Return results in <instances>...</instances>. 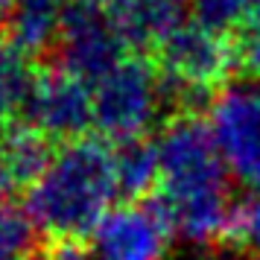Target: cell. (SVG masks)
Segmentation results:
<instances>
[{
    "mask_svg": "<svg viewBox=\"0 0 260 260\" xmlns=\"http://www.w3.org/2000/svg\"><path fill=\"white\" fill-rule=\"evenodd\" d=\"M158 184L170 228L193 246H213L231 237L234 205L228 193V167L211 138L208 123L176 117L155 141Z\"/></svg>",
    "mask_w": 260,
    "mask_h": 260,
    "instance_id": "cell-1",
    "label": "cell"
},
{
    "mask_svg": "<svg viewBox=\"0 0 260 260\" xmlns=\"http://www.w3.org/2000/svg\"><path fill=\"white\" fill-rule=\"evenodd\" d=\"M120 193L114 152L100 141L64 143L47 170L29 184L26 213L38 231L73 243L96 231Z\"/></svg>",
    "mask_w": 260,
    "mask_h": 260,
    "instance_id": "cell-2",
    "label": "cell"
},
{
    "mask_svg": "<svg viewBox=\"0 0 260 260\" xmlns=\"http://www.w3.org/2000/svg\"><path fill=\"white\" fill-rule=\"evenodd\" d=\"M164 106V82L143 59H123L94 85V126L117 143L141 141Z\"/></svg>",
    "mask_w": 260,
    "mask_h": 260,
    "instance_id": "cell-3",
    "label": "cell"
},
{
    "mask_svg": "<svg viewBox=\"0 0 260 260\" xmlns=\"http://www.w3.org/2000/svg\"><path fill=\"white\" fill-rule=\"evenodd\" d=\"M208 129L228 173L260 190V88L228 85L213 96Z\"/></svg>",
    "mask_w": 260,
    "mask_h": 260,
    "instance_id": "cell-4",
    "label": "cell"
},
{
    "mask_svg": "<svg viewBox=\"0 0 260 260\" xmlns=\"http://www.w3.org/2000/svg\"><path fill=\"white\" fill-rule=\"evenodd\" d=\"M237 61V44L202 24H184L161 44L164 82L187 96L222 85Z\"/></svg>",
    "mask_w": 260,
    "mask_h": 260,
    "instance_id": "cell-5",
    "label": "cell"
},
{
    "mask_svg": "<svg viewBox=\"0 0 260 260\" xmlns=\"http://www.w3.org/2000/svg\"><path fill=\"white\" fill-rule=\"evenodd\" d=\"M123 47L126 41L120 36L114 15H106V9L94 3H76L59 38L61 68L88 85H96L126 59Z\"/></svg>",
    "mask_w": 260,
    "mask_h": 260,
    "instance_id": "cell-6",
    "label": "cell"
},
{
    "mask_svg": "<svg viewBox=\"0 0 260 260\" xmlns=\"http://www.w3.org/2000/svg\"><path fill=\"white\" fill-rule=\"evenodd\" d=\"M173 228L158 205L126 202L103 216L94 237L96 260H164Z\"/></svg>",
    "mask_w": 260,
    "mask_h": 260,
    "instance_id": "cell-7",
    "label": "cell"
},
{
    "mask_svg": "<svg viewBox=\"0 0 260 260\" xmlns=\"http://www.w3.org/2000/svg\"><path fill=\"white\" fill-rule=\"evenodd\" d=\"M29 126L44 138H76L94 126V88L64 68L38 76L29 100Z\"/></svg>",
    "mask_w": 260,
    "mask_h": 260,
    "instance_id": "cell-8",
    "label": "cell"
},
{
    "mask_svg": "<svg viewBox=\"0 0 260 260\" xmlns=\"http://www.w3.org/2000/svg\"><path fill=\"white\" fill-rule=\"evenodd\" d=\"M73 6V0H18L6 21L9 44L24 56L44 53L61 38Z\"/></svg>",
    "mask_w": 260,
    "mask_h": 260,
    "instance_id": "cell-9",
    "label": "cell"
},
{
    "mask_svg": "<svg viewBox=\"0 0 260 260\" xmlns=\"http://www.w3.org/2000/svg\"><path fill=\"white\" fill-rule=\"evenodd\" d=\"M184 15L187 0H126L114 9V21L126 44L161 47L176 29L184 26Z\"/></svg>",
    "mask_w": 260,
    "mask_h": 260,
    "instance_id": "cell-10",
    "label": "cell"
},
{
    "mask_svg": "<svg viewBox=\"0 0 260 260\" xmlns=\"http://www.w3.org/2000/svg\"><path fill=\"white\" fill-rule=\"evenodd\" d=\"M3 155L6 164L12 170L15 184L21 181H36L41 178V173L47 170V164L53 161V152L47 146V138L36 129V126H24V129H9L3 138Z\"/></svg>",
    "mask_w": 260,
    "mask_h": 260,
    "instance_id": "cell-11",
    "label": "cell"
},
{
    "mask_svg": "<svg viewBox=\"0 0 260 260\" xmlns=\"http://www.w3.org/2000/svg\"><path fill=\"white\" fill-rule=\"evenodd\" d=\"M32 85H36V79L29 73L24 53H18L12 44L0 41V126L9 123L18 108L26 106Z\"/></svg>",
    "mask_w": 260,
    "mask_h": 260,
    "instance_id": "cell-12",
    "label": "cell"
},
{
    "mask_svg": "<svg viewBox=\"0 0 260 260\" xmlns=\"http://www.w3.org/2000/svg\"><path fill=\"white\" fill-rule=\"evenodd\" d=\"M114 164H117V181L120 193L138 196L143 190H149L158 181V155H155V143L132 141L120 143L114 152Z\"/></svg>",
    "mask_w": 260,
    "mask_h": 260,
    "instance_id": "cell-13",
    "label": "cell"
},
{
    "mask_svg": "<svg viewBox=\"0 0 260 260\" xmlns=\"http://www.w3.org/2000/svg\"><path fill=\"white\" fill-rule=\"evenodd\" d=\"M36 222L24 208L0 205V260H29L36 248Z\"/></svg>",
    "mask_w": 260,
    "mask_h": 260,
    "instance_id": "cell-14",
    "label": "cell"
},
{
    "mask_svg": "<svg viewBox=\"0 0 260 260\" xmlns=\"http://www.w3.org/2000/svg\"><path fill=\"white\" fill-rule=\"evenodd\" d=\"M196 24L208 26L213 32H228L231 26H243L248 12L254 9L251 0H190Z\"/></svg>",
    "mask_w": 260,
    "mask_h": 260,
    "instance_id": "cell-15",
    "label": "cell"
},
{
    "mask_svg": "<svg viewBox=\"0 0 260 260\" xmlns=\"http://www.w3.org/2000/svg\"><path fill=\"white\" fill-rule=\"evenodd\" d=\"M231 240H237L240 246H246L260 260V196L248 199L246 205H240L234 211Z\"/></svg>",
    "mask_w": 260,
    "mask_h": 260,
    "instance_id": "cell-16",
    "label": "cell"
},
{
    "mask_svg": "<svg viewBox=\"0 0 260 260\" xmlns=\"http://www.w3.org/2000/svg\"><path fill=\"white\" fill-rule=\"evenodd\" d=\"M237 59H240V64H246L251 73H260V3L248 12L246 24L240 26Z\"/></svg>",
    "mask_w": 260,
    "mask_h": 260,
    "instance_id": "cell-17",
    "label": "cell"
},
{
    "mask_svg": "<svg viewBox=\"0 0 260 260\" xmlns=\"http://www.w3.org/2000/svg\"><path fill=\"white\" fill-rule=\"evenodd\" d=\"M15 187V178H12V170L6 164V155H3V143H0V205L6 199V193Z\"/></svg>",
    "mask_w": 260,
    "mask_h": 260,
    "instance_id": "cell-18",
    "label": "cell"
},
{
    "mask_svg": "<svg viewBox=\"0 0 260 260\" xmlns=\"http://www.w3.org/2000/svg\"><path fill=\"white\" fill-rule=\"evenodd\" d=\"M59 260H96V257L94 254H85V251H79V248H68Z\"/></svg>",
    "mask_w": 260,
    "mask_h": 260,
    "instance_id": "cell-19",
    "label": "cell"
},
{
    "mask_svg": "<svg viewBox=\"0 0 260 260\" xmlns=\"http://www.w3.org/2000/svg\"><path fill=\"white\" fill-rule=\"evenodd\" d=\"M15 3H18V0H0V21H9V15H12Z\"/></svg>",
    "mask_w": 260,
    "mask_h": 260,
    "instance_id": "cell-20",
    "label": "cell"
},
{
    "mask_svg": "<svg viewBox=\"0 0 260 260\" xmlns=\"http://www.w3.org/2000/svg\"><path fill=\"white\" fill-rule=\"evenodd\" d=\"M85 3H94V6H100V9H106V6L117 9V6H123V3H126V0H85Z\"/></svg>",
    "mask_w": 260,
    "mask_h": 260,
    "instance_id": "cell-21",
    "label": "cell"
},
{
    "mask_svg": "<svg viewBox=\"0 0 260 260\" xmlns=\"http://www.w3.org/2000/svg\"><path fill=\"white\" fill-rule=\"evenodd\" d=\"M251 3H254V6H257V3H260V0H251Z\"/></svg>",
    "mask_w": 260,
    "mask_h": 260,
    "instance_id": "cell-22",
    "label": "cell"
},
{
    "mask_svg": "<svg viewBox=\"0 0 260 260\" xmlns=\"http://www.w3.org/2000/svg\"><path fill=\"white\" fill-rule=\"evenodd\" d=\"M254 260H257V257H254Z\"/></svg>",
    "mask_w": 260,
    "mask_h": 260,
    "instance_id": "cell-23",
    "label": "cell"
}]
</instances>
